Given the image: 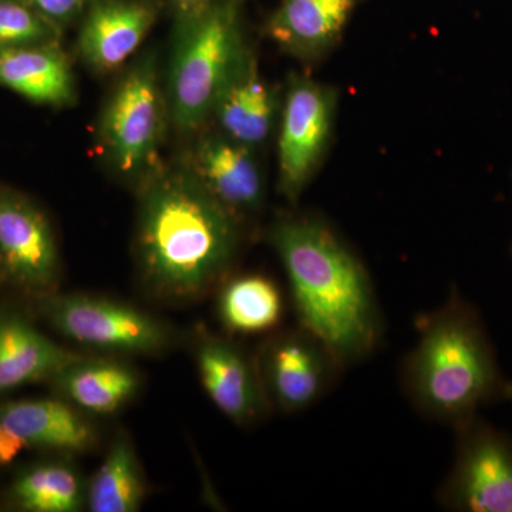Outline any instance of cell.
Returning a JSON list of instances; mask_svg holds the SVG:
<instances>
[{
  "label": "cell",
  "instance_id": "obj_1",
  "mask_svg": "<svg viewBox=\"0 0 512 512\" xmlns=\"http://www.w3.org/2000/svg\"><path fill=\"white\" fill-rule=\"evenodd\" d=\"M239 242L241 221L190 167L150 175L140 195L136 248L151 296L185 303L207 295L228 278Z\"/></svg>",
  "mask_w": 512,
  "mask_h": 512
},
{
  "label": "cell",
  "instance_id": "obj_2",
  "mask_svg": "<svg viewBox=\"0 0 512 512\" xmlns=\"http://www.w3.org/2000/svg\"><path fill=\"white\" fill-rule=\"evenodd\" d=\"M281 258L299 326L343 369L375 353L383 316L369 272L352 249L315 217H285L269 231Z\"/></svg>",
  "mask_w": 512,
  "mask_h": 512
},
{
  "label": "cell",
  "instance_id": "obj_3",
  "mask_svg": "<svg viewBox=\"0 0 512 512\" xmlns=\"http://www.w3.org/2000/svg\"><path fill=\"white\" fill-rule=\"evenodd\" d=\"M412 352L404 357V393L423 416L456 427L494 400L507 380L476 308L453 289L436 311L420 316Z\"/></svg>",
  "mask_w": 512,
  "mask_h": 512
},
{
  "label": "cell",
  "instance_id": "obj_4",
  "mask_svg": "<svg viewBox=\"0 0 512 512\" xmlns=\"http://www.w3.org/2000/svg\"><path fill=\"white\" fill-rule=\"evenodd\" d=\"M245 50L232 0L212 2L184 19L168 79L171 117L178 130H197L211 116Z\"/></svg>",
  "mask_w": 512,
  "mask_h": 512
},
{
  "label": "cell",
  "instance_id": "obj_5",
  "mask_svg": "<svg viewBox=\"0 0 512 512\" xmlns=\"http://www.w3.org/2000/svg\"><path fill=\"white\" fill-rule=\"evenodd\" d=\"M42 312L64 338L101 352L157 355L173 342L163 322L113 299L52 293L43 298Z\"/></svg>",
  "mask_w": 512,
  "mask_h": 512
},
{
  "label": "cell",
  "instance_id": "obj_6",
  "mask_svg": "<svg viewBox=\"0 0 512 512\" xmlns=\"http://www.w3.org/2000/svg\"><path fill=\"white\" fill-rule=\"evenodd\" d=\"M453 468L441 484V507L461 512H512V437L477 416L454 427Z\"/></svg>",
  "mask_w": 512,
  "mask_h": 512
},
{
  "label": "cell",
  "instance_id": "obj_7",
  "mask_svg": "<svg viewBox=\"0 0 512 512\" xmlns=\"http://www.w3.org/2000/svg\"><path fill=\"white\" fill-rule=\"evenodd\" d=\"M163 121L156 67L153 60L144 59L121 80L104 113V144L121 174L136 175L151 167Z\"/></svg>",
  "mask_w": 512,
  "mask_h": 512
},
{
  "label": "cell",
  "instance_id": "obj_8",
  "mask_svg": "<svg viewBox=\"0 0 512 512\" xmlns=\"http://www.w3.org/2000/svg\"><path fill=\"white\" fill-rule=\"evenodd\" d=\"M256 362L269 403L288 414L318 403L343 370L332 352L302 326L272 335Z\"/></svg>",
  "mask_w": 512,
  "mask_h": 512
},
{
  "label": "cell",
  "instance_id": "obj_9",
  "mask_svg": "<svg viewBox=\"0 0 512 512\" xmlns=\"http://www.w3.org/2000/svg\"><path fill=\"white\" fill-rule=\"evenodd\" d=\"M336 96L329 87L293 76L278 141L279 191L296 202L309 184L332 133Z\"/></svg>",
  "mask_w": 512,
  "mask_h": 512
},
{
  "label": "cell",
  "instance_id": "obj_10",
  "mask_svg": "<svg viewBox=\"0 0 512 512\" xmlns=\"http://www.w3.org/2000/svg\"><path fill=\"white\" fill-rule=\"evenodd\" d=\"M60 258L45 214L12 192H0V276L8 284L46 296L55 293Z\"/></svg>",
  "mask_w": 512,
  "mask_h": 512
},
{
  "label": "cell",
  "instance_id": "obj_11",
  "mask_svg": "<svg viewBox=\"0 0 512 512\" xmlns=\"http://www.w3.org/2000/svg\"><path fill=\"white\" fill-rule=\"evenodd\" d=\"M195 363L202 386L218 410L239 427L252 426L266 416V396L256 357L232 340L201 333Z\"/></svg>",
  "mask_w": 512,
  "mask_h": 512
},
{
  "label": "cell",
  "instance_id": "obj_12",
  "mask_svg": "<svg viewBox=\"0 0 512 512\" xmlns=\"http://www.w3.org/2000/svg\"><path fill=\"white\" fill-rule=\"evenodd\" d=\"M251 150L228 136L204 137L188 165L239 221L256 214L264 202V180Z\"/></svg>",
  "mask_w": 512,
  "mask_h": 512
},
{
  "label": "cell",
  "instance_id": "obj_13",
  "mask_svg": "<svg viewBox=\"0 0 512 512\" xmlns=\"http://www.w3.org/2000/svg\"><path fill=\"white\" fill-rule=\"evenodd\" d=\"M0 423L29 447L84 453L99 441L96 426L84 412L62 400H18L2 404Z\"/></svg>",
  "mask_w": 512,
  "mask_h": 512
},
{
  "label": "cell",
  "instance_id": "obj_14",
  "mask_svg": "<svg viewBox=\"0 0 512 512\" xmlns=\"http://www.w3.org/2000/svg\"><path fill=\"white\" fill-rule=\"evenodd\" d=\"M278 99L258 72L255 57L245 50L227 83L222 87L214 111L225 136L255 147L271 133Z\"/></svg>",
  "mask_w": 512,
  "mask_h": 512
},
{
  "label": "cell",
  "instance_id": "obj_15",
  "mask_svg": "<svg viewBox=\"0 0 512 512\" xmlns=\"http://www.w3.org/2000/svg\"><path fill=\"white\" fill-rule=\"evenodd\" d=\"M362 0H282L268 22L269 37L292 56L316 59L338 42Z\"/></svg>",
  "mask_w": 512,
  "mask_h": 512
},
{
  "label": "cell",
  "instance_id": "obj_16",
  "mask_svg": "<svg viewBox=\"0 0 512 512\" xmlns=\"http://www.w3.org/2000/svg\"><path fill=\"white\" fill-rule=\"evenodd\" d=\"M82 357L57 345L22 316L0 313V394L53 380Z\"/></svg>",
  "mask_w": 512,
  "mask_h": 512
},
{
  "label": "cell",
  "instance_id": "obj_17",
  "mask_svg": "<svg viewBox=\"0 0 512 512\" xmlns=\"http://www.w3.org/2000/svg\"><path fill=\"white\" fill-rule=\"evenodd\" d=\"M156 15L146 2L101 3L84 22L80 53L99 72L117 69L136 52Z\"/></svg>",
  "mask_w": 512,
  "mask_h": 512
},
{
  "label": "cell",
  "instance_id": "obj_18",
  "mask_svg": "<svg viewBox=\"0 0 512 512\" xmlns=\"http://www.w3.org/2000/svg\"><path fill=\"white\" fill-rule=\"evenodd\" d=\"M0 86L49 106H67L76 97L72 67L55 42L0 50Z\"/></svg>",
  "mask_w": 512,
  "mask_h": 512
},
{
  "label": "cell",
  "instance_id": "obj_19",
  "mask_svg": "<svg viewBox=\"0 0 512 512\" xmlns=\"http://www.w3.org/2000/svg\"><path fill=\"white\" fill-rule=\"evenodd\" d=\"M67 402L84 413L113 414L130 402L140 389L133 367L116 360L83 356L52 380Z\"/></svg>",
  "mask_w": 512,
  "mask_h": 512
},
{
  "label": "cell",
  "instance_id": "obj_20",
  "mask_svg": "<svg viewBox=\"0 0 512 512\" xmlns=\"http://www.w3.org/2000/svg\"><path fill=\"white\" fill-rule=\"evenodd\" d=\"M218 319L234 335H261L278 328L285 315L281 289L268 276L245 274L220 286Z\"/></svg>",
  "mask_w": 512,
  "mask_h": 512
},
{
  "label": "cell",
  "instance_id": "obj_21",
  "mask_svg": "<svg viewBox=\"0 0 512 512\" xmlns=\"http://www.w3.org/2000/svg\"><path fill=\"white\" fill-rule=\"evenodd\" d=\"M146 498V480L133 441L119 433L87 488L92 512H136Z\"/></svg>",
  "mask_w": 512,
  "mask_h": 512
},
{
  "label": "cell",
  "instance_id": "obj_22",
  "mask_svg": "<svg viewBox=\"0 0 512 512\" xmlns=\"http://www.w3.org/2000/svg\"><path fill=\"white\" fill-rule=\"evenodd\" d=\"M12 497L25 511L77 512L86 501V491L74 468L49 463L25 471L13 484Z\"/></svg>",
  "mask_w": 512,
  "mask_h": 512
},
{
  "label": "cell",
  "instance_id": "obj_23",
  "mask_svg": "<svg viewBox=\"0 0 512 512\" xmlns=\"http://www.w3.org/2000/svg\"><path fill=\"white\" fill-rule=\"evenodd\" d=\"M56 25L18 0H0V50L53 43Z\"/></svg>",
  "mask_w": 512,
  "mask_h": 512
},
{
  "label": "cell",
  "instance_id": "obj_24",
  "mask_svg": "<svg viewBox=\"0 0 512 512\" xmlns=\"http://www.w3.org/2000/svg\"><path fill=\"white\" fill-rule=\"evenodd\" d=\"M84 0H28L30 6L55 23L72 20L82 9Z\"/></svg>",
  "mask_w": 512,
  "mask_h": 512
},
{
  "label": "cell",
  "instance_id": "obj_25",
  "mask_svg": "<svg viewBox=\"0 0 512 512\" xmlns=\"http://www.w3.org/2000/svg\"><path fill=\"white\" fill-rule=\"evenodd\" d=\"M26 448L29 446L25 441L0 423V466L12 463Z\"/></svg>",
  "mask_w": 512,
  "mask_h": 512
},
{
  "label": "cell",
  "instance_id": "obj_26",
  "mask_svg": "<svg viewBox=\"0 0 512 512\" xmlns=\"http://www.w3.org/2000/svg\"><path fill=\"white\" fill-rule=\"evenodd\" d=\"M178 12L183 15L184 19L197 15L202 10L207 9L211 5L212 0H174Z\"/></svg>",
  "mask_w": 512,
  "mask_h": 512
},
{
  "label": "cell",
  "instance_id": "obj_27",
  "mask_svg": "<svg viewBox=\"0 0 512 512\" xmlns=\"http://www.w3.org/2000/svg\"><path fill=\"white\" fill-rule=\"evenodd\" d=\"M504 399L512 400V383L505 384Z\"/></svg>",
  "mask_w": 512,
  "mask_h": 512
}]
</instances>
